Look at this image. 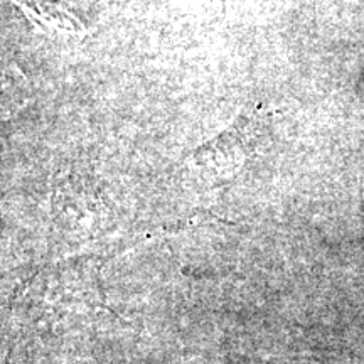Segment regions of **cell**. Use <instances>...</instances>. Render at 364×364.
Here are the masks:
<instances>
[{
	"instance_id": "obj_1",
	"label": "cell",
	"mask_w": 364,
	"mask_h": 364,
	"mask_svg": "<svg viewBox=\"0 0 364 364\" xmlns=\"http://www.w3.org/2000/svg\"><path fill=\"white\" fill-rule=\"evenodd\" d=\"M268 117L265 108L240 113L225 130L191 154V169L213 184L235 179L265 139Z\"/></svg>"
}]
</instances>
